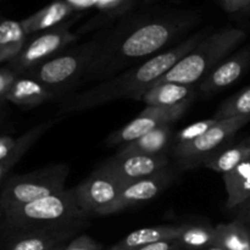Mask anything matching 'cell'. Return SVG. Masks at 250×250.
<instances>
[{"label":"cell","instance_id":"cell-18","mask_svg":"<svg viewBox=\"0 0 250 250\" xmlns=\"http://www.w3.org/2000/svg\"><path fill=\"white\" fill-rule=\"evenodd\" d=\"M171 126L156 128L129 143L119 146V154H143V155H161L165 154L172 139Z\"/></svg>","mask_w":250,"mask_h":250},{"label":"cell","instance_id":"cell-31","mask_svg":"<svg viewBox=\"0 0 250 250\" xmlns=\"http://www.w3.org/2000/svg\"><path fill=\"white\" fill-rule=\"evenodd\" d=\"M221 5L229 14L250 11V0H221Z\"/></svg>","mask_w":250,"mask_h":250},{"label":"cell","instance_id":"cell-16","mask_svg":"<svg viewBox=\"0 0 250 250\" xmlns=\"http://www.w3.org/2000/svg\"><path fill=\"white\" fill-rule=\"evenodd\" d=\"M194 94V85L170 82L156 83L146 93L142 102L146 106H175L193 99Z\"/></svg>","mask_w":250,"mask_h":250},{"label":"cell","instance_id":"cell-2","mask_svg":"<svg viewBox=\"0 0 250 250\" xmlns=\"http://www.w3.org/2000/svg\"><path fill=\"white\" fill-rule=\"evenodd\" d=\"M204 37L203 32L193 34L153 58L102 81L89 89L66 97L60 104L59 116L87 111L120 99L142 100L146 93L194 49Z\"/></svg>","mask_w":250,"mask_h":250},{"label":"cell","instance_id":"cell-14","mask_svg":"<svg viewBox=\"0 0 250 250\" xmlns=\"http://www.w3.org/2000/svg\"><path fill=\"white\" fill-rule=\"evenodd\" d=\"M61 97L58 92L42 84L28 76H19L6 95V102L22 107H37L46 102Z\"/></svg>","mask_w":250,"mask_h":250},{"label":"cell","instance_id":"cell-6","mask_svg":"<svg viewBox=\"0 0 250 250\" xmlns=\"http://www.w3.org/2000/svg\"><path fill=\"white\" fill-rule=\"evenodd\" d=\"M68 175V165L54 164L26 175L12 176L2 187L0 209L5 214L41 198L62 192L66 189L65 185Z\"/></svg>","mask_w":250,"mask_h":250},{"label":"cell","instance_id":"cell-19","mask_svg":"<svg viewBox=\"0 0 250 250\" xmlns=\"http://www.w3.org/2000/svg\"><path fill=\"white\" fill-rule=\"evenodd\" d=\"M76 231H32L11 242L7 250H56Z\"/></svg>","mask_w":250,"mask_h":250},{"label":"cell","instance_id":"cell-15","mask_svg":"<svg viewBox=\"0 0 250 250\" xmlns=\"http://www.w3.org/2000/svg\"><path fill=\"white\" fill-rule=\"evenodd\" d=\"M73 12L75 10L65 0H54L42 10L22 20L21 23L27 36H29L37 32H45L54 27L60 26Z\"/></svg>","mask_w":250,"mask_h":250},{"label":"cell","instance_id":"cell-28","mask_svg":"<svg viewBox=\"0 0 250 250\" xmlns=\"http://www.w3.org/2000/svg\"><path fill=\"white\" fill-rule=\"evenodd\" d=\"M17 77L19 75L7 66L0 68V106L2 105V103L6 102L7 93Z\"/></svg>","mask_w":250,"mask_h":250},{"label":"cell","instance_id":"cell-30","mask_svg":"<svg viewBox=\"0 0 250 250\" xmlns=\"http://www.w3.org/2000/svg\"><path fill=\"white\" fill-rule=\"evenodd\" d=\"M20 144V137L14 138L10 136L0 137V161L5 160L17 149Z\"/></svg>","mask_w":250,"mask_h":250},{"label":"cell","instance_id":"cell-23","mask_svg":"<svg viewBox=\"0 0 250 250\" xmlns=\"http://www.w3.org/2000/svg\"><path fill=\"white\" fill-rule=\"evenodd\" d=\"M176 242L182 250H205L216 244V229L205 224L181 225Z\"/></svg>","mask_w":250,"mask_h":250},{"label":"cell","instance_id":"cell-3","mask_svg":"<svg viewBox=\"0 0 250 250\" xmlns=\"http://www.w3.org/2000/svg\"><path fill=\"white\" fill-rule=\"evenodd\" d=\"M4 215L7 226L28 232L76 231L87 217L78 205L73 188L34 200Z\"/></svg>","mask_w":250,"mask_h":250},{"label":"cell","instance_id":"cell-7","mask_svg":"<svg viewBox=\"0 0 250 250\" xmlns=\"http://www.w3.org/2000/svg\"><path fill=\"white\" fill-rule=\"evenodd\" d=\"M121 189L122 183L102 165L73 188L85 216H107L122 211Z\"/></svg>","mask_w":250,"mask_h":250},{"label":"cell","instance_id":"cell-4","mask_svg":"<svg viewBox=\"0 0 250 250\" xmlns=\"http://www.w3.org/2000/svg\"><path fill=\"white\" fill-rule=\"evenodd\" d=\"M246 37V32L233 27L222 28L205 36L194 49L181 59L156 83L170 82L194 85L197 82L204 80L220 62H222Z\"/></svg>","mask_w":250,"mask_h":250},{"label":"cell","instance_id":"cell-11","mask_svg":"<svg viewBox=\"0 0 250 250\" xmlns=\"http://www.w3.org/2000/svg\"><path fill=\"white\" fill-rule=\"evenodd\" d=\"M103 167L112 173L120 182H132L156 175L166 170L168 166L167 156L161 155H143V154H119L107 159L102 164Z\"/></svg>","mask_w":250,"mask_h":250},{"label":"cell","instance_id":"cell-38","mask_svg":"<svg viewBox=\"0 0 250 250\" xmlns=\"http://www.w3.org/2000/svg\"><path fill=\"white\" fill-rule=\"evenodd\" d=\"M181 250H182V249H181Z\"/></svg>","mask_w":250,"mask_h":250},{"label":"cell","instance_id":"cell-12","mask_svg":"<svg viewBox=\"0 0 250 250\" xmlns=\"http://www.w3.org/2000/svg\"><path fill=\"white\" fill-rule=\"evenodd\" d=\"M250 66V48L242 49L234 55L220 62L199 84V90L205 95L215 94L236 83Z\"/></svg>","mask_w":250,"mask_h":250},{"label":"cell","instance_id":"cell-21","mask_svg":"<svg viewBox=\"0 0 250 250\" xmlns=\"http://www.w3.org/2000/svg\"><path fill=\"white\" fill-rule=\"evenodd\" d=\"M227 193L226 207L234 209L250 200V159L222 176Z\"/></svg>","mask_w":250,"mask_h":250},{"label":"cell","instance_id":"cell-25","mask_svg":"<svg viewBox=\"0 0 250 250\" xmlns=\"http://www.w3.org/2000/svg\"><path fill=\"white\" fill-rule=\"evenodd\" d=\"M216 229V244L224 250H250V229L239 220L219 224Z\"/></svg>","mask_w":250,"mask_h":250},{"label":"cell","instance_id":"cell-9","mask_svg":"<svg viewBox=\"0 0 250 250\" xmlns=\"http://www.w3.org/2000/svg\"><path fill=\"white\" fill-rule=\"evenodd\" d=\"M70 26L71 22H63L27 42L23 50L10 61L7 67L21 76L60 54L78 39L77 34L70 31Z\"/></svg>","mask_w":250,"mask_h":250},{"label":"cell","instance_id":"cell-32","mask_svg":"<svg viewBox=\"0 0 250 250\" xmlns=\"http://www.w3.org/2000/svg\"><path fill=\"white\" fill-rule=\"evenodd\" d=\"M134 250H181V247L176 241H163L158 243H151Z\"/></svg>","mask_w":250,"mask_h":250},{"label":"cell","instance_id":"cell-29","mask_svg":"<svg viewBox=\"0 0 250 250\" xmlns=\"http://www.w3.org/2000/svg\"><path fill=\"white\" fill-rule=\"evenodd\" d=\"M62 250H103V247L87 234H82L71 241Z\"/></svg>","mask_w":250,"mask_h":250},{"label":"cell","instance_id":"cell-10","mask_svg":"<svg viewBox=\"0 0 250 250\" xmlns=\"http://www.w3.org/2000/svg\"><path fill=\"white\" fill-rule=\"evenodd\" d=\"M192 100H187L175 106H146L131 122L112 132L105 139V144L107 146H121L154 129L171 126L182 119L183 115L189 109Z\"/></svg>","mask_w":250,"mask_h":250},{"label":"cell","instance_id":"cell-22","mask_svg":"<svg viewBox=\"0 0 250 250\" xmlns=\"http://www.w3.org/2000/svg\"><path fill=\"white\" fill-rule=\"evenodd\" d=\"M27 33L21 21L4 20L0 22V63L14 60L27 44Z\"/></svg>","mask_w":250,"mask_h":250},{"label":"cell","instance_id":"cell-27","mask_svg":"<svg viewBox=\"0 0 250 250\" xmlns=\"http://www.w3.org/2000/svg\"><path fill=\"white\" fill-rule=\"evenodd\" d=\"M216 122V120L212 117V119L203 120V121H198L195 122V124L189 125V126L181 129V131L176 134L175 144H185L194 141L198 137H200L202 134H204L205 132L209 131Z\"/></svg>","mask_w":250,"mask_h":250},{"label":"cell","instance_id":"cell-1","mask_svg":"<svg viewBox=\"0 0 250 250\" xmlns=\"http://www.w3.org/2000/svg\"><path fill=\"white\" fill-rule=\"evenodd\" d=\"M193 24L188 17H164L146 21L103 41L81 84L105 81L126 68L161 53ZM80 84V85H81Z\"/></svg>","mask_w":250,"mask_h":250},{"label":"cell","instance_id":"cell-5","mask_svg":"<svg viewBox=\"0 0 250 250\" xmlns=\"http://www.w3.org/2000/svg\"><path fill=\"white\" fill-rule=\"evenodd\" d=\"M103 41L104 39L95 37L67 51H61L54 58L29 70L24 76L34 78L60 95L65 94L68 89L81 84V81L102 46Z\"/></svg>","mask_w":250,"mask_h":250},{"label":"cell","instance_id":"cell-17","mask_svg":"<svg viewBox=\"0 0 250 250\" xmlns=\"http://www.w3.org/2000/svg\"><path fill=\"white\" fill-rule=\"evenodd\" d=\"M180 226H155L139 229L115 243L109 250H134L151 243L163 241H176Z\"/></svg>","mask_w":250,"mask_h":250},{"label":"cell","instance_id":"cell-36","mask_svg":"<svg viewBox=\"0 0 250 250\" xmlns=\"http://www.w3.org/2000/svg\"><path fill=\"white\" fill-rule=\"evenodd\" d=\"M205 250H224V249H222L220 246H217V244H214V246L209 247V248L205 249Z\"/></svg>","mask_w":250,"mask_h":250},{"label":"cell","instance_id":"cell-34","mask_svg":"<svg viewBox=\"0 0 250 250\" xmlns=\"http://www.w3.org/2000/svg\"><path fill=\"white\" fill-rule=\"evenodd\" d=\"M129 0H99L97 6L102 10H114L121 5H125Z\"/></svg>","mask_w":250,"mask_h":250},{"label":"cell","instance_id":"cell-24","mask_svg":"<svg viewBox=\"0 0 250 250\" xmlns=\"http://www.w3.org/2000/svg\"><path fill=\"white\" fill-rule=\"evenodd\" d=\"M61 120V117H54V119L48 120L45 122H42V124L37 125V126L32 127L31 129L23 133L22 136H20V144L17 146L16 150L11 154V155L7 156L5 160L0 161V183L2 182L5 177H6L7 173L10 172L12 167L19 163L22 159V156L28 151V149L48 131L49 128L54 126V125L58 124Z\"/></svg>","mask_w":250,"mask_h":250},{"label":"cell","instance_id":"cell-37","mask_svg":"<svg viewBox=\"0 0 250 250\" xmlns=\"http://www.w3.org/2000/svg\"><path fill=\"white\" fill-rule=\"evenodd\" d=\"M63 247H65V246H62V247H60V248H59V249H56V250H62V249H63Z\"/></svg>","mask_w":250,"mask_h":250},{"label":"cell","instance_id":"cell-13","mask_svg":"<svg viewBox=\"0 0 250 250\" xmlns=\"http://www.w3.org/2000/svg\"><path fill=\"white\" fill-rule=\"evenodd\" d=\"M173 180L175 173L166 168L156 175L124 183L121 189L122 210L155 199L166 188L170 187Z\"/></svg>","mask_w":250,"mask_h":250},{"label":"cell","instance_id":"cell-20","mask_svg":"<svg viewBox=\"0 0 250 250\" xmlns=\"http://www.w3.org/2000/svg\"><path fill=\"white\" fill-rule=\"evenodd\" d=\"M250 159V137L231 146H224L221 150L205 161L203 166L221 173L222 176L229 173Z\"/></svg>","mask_w":250,"mask_h":250},{"label":"cell","instance_id":"cell-33","mask_svg":"<svg viewBox=\"0 0 250 250\" xmlns=\"http://www.w3.org/2000/svg\"><path fill=\"white\" fill-rule=\"evenodd\" d=\"M65 1L70 4L75 11H80V10H85L92 6H97L99 0H65Z\"/></svg>","mask_w":250,"mask_h":250},{"label":"cell","instance_id":"cell-26","mask_svg":"<svg viewBox=\"0 0 250 250\" xmlns=\"http://www.w3.org/2000/svg\"><path fill=\"white\" fill-rule=\"evenodd\" d=\"M250 115V85L244 88L233 97L227 99L215 112L216 121L234 119V117L249 116Z\"/></svg>","mask_w":250,"mask_h":250},{"label":"cell","instance_id":"cell-35","mask_svg":"<svg viewBox=\"0 0 250 250\" xmlns=\"http://www.w3.org/2000/svg\"><path fill=\"white\" fill-rule=\"evenodd\" d=\"M241 207H243V209H242L241 216H239L238 220L250 229V200L249 202L244 203Z\"/></svg>","mask_w":250,"mask_h":250},{"label":"cell","instance_id":"cell-8","mask_svg":"<svg viewBox=\"0 0 250 250\" xmlns=\"http://www.w3.org/2000/svg\"><path fill=\"white\" fill-rule=\"evenodd\" d=\"M248 122H250V115L217 121L209 131L194 141L185 144H175L172 153L178 166L185 170L203 166L205 161L226 146L227 142Z\"/></svg>","mask_w":250,"mask_h":250}]
</instances>
